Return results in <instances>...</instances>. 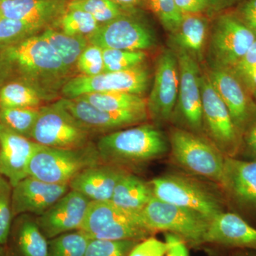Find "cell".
I'll return each instance as SVG.
<instances>
[{
  "label": "cell",
  "instance_id": "cell-1",
  "mask_svg": "<svg viewBox=\"0 0 256 256\" xmlns=\"http://www.w3.org/2000/svg\"><path fill=\"white\" fill-rule=\"evenodd\" d=\"M96 148L104 163L128 170L162 158L169 151L170 143L156 126L141 124L106 134Z\"/></svg>",
  "mask_w": 256,
  "mask_h": 256
},
{
  "label": "cell",
  "instance_id": "cell-2",
  "mask_svg": "<svg viewBox=\"0 0 256 256\" xmlns=\"http://www.w3.org/2000/svg\"><path fill=\"white\" fill-rule=\"evenodd\" d=\"M90 239L142 242L153 234L141 214L128 212L111 201L90 202L80 228Z\"/></svg>",
  "mask_w": 256,
  "mask_h": 256
},
{
  "label": "cell",
  "instance_id": "cell-3",
  "mask_svg": "<svg viewBox=\"0 0 256 256\" xmlns=\"http://www.w3.org/2000/svg\"><path fill=\"white\" fill-rule=\"evenodd\" d=\"M173 162L188 172L206 178L220 186L226 156L205 136L180 128L170 132Z\"/></svg>",
  "mask_w": 256,
  "mask_h": 256
},
{
  "label": "cell",
  "instance_id": "cell-4",
  "mask_svg": "<svg viewBox=\"0 0 256 256\" xmlns=\"http://www.w3.org/2000/svg\"><path fill=\"white\" fill-rule=\"evenodd\" d=\"M104 163L96 146L57 149L40 146L28 165V176L44 182L69 184L84 170Z\"/></svg>",
  "mask_w": 256,
  "mask_h": 256
},
{
  "label": "cell",
  "instance_id": "cell-5",
  "mask_svg": "<svg viewBox=\"0 0 256 256\" xmlns=\"http://www.w3.org/2000/svg\"><path fill=\"white\" fill-rule=\"evenodd\" d=\"M256 40L255 33L234 12L218 14L207 43L210 68H235Z\"/></svg>",
  "mask_w": 256,
  "mask_h": 256
},
{
  "label": "cell",
  "instance_id": "cell-6",
  "mask_svg": "<svg viewBox=\"0 0 256 256\" xmlns=\"http://www.w3.org/2000/svg\"><path fill=\"white\" fill-rule=\"evenodd\" d=\"M149 184L156 198L194 210L210 220L225 212L223 200L218 195L190 176L166 174L154 178Z\"/></svg>",
  "mask_w": 256,
  "mask_h": 256
},
{
  "label": "cell",
  "instance_id": "cell-7",
  "mask_svg": "<svg viewBox=\"0 0 256 256\" xmlns=\"http://www.w3.org/2000/svg\"><path fill=\"white\" fill-rule=\"evenodd\" d=\"M141 214L146 226L154 234L164 232L176 234L194 247L204 244L210 220L198 212L153 196Z\"/></svg>",
  "mask_w": 256,
  "mask_h": 256
},
{
  "label": "cell",
  "instance_id": "cell-8",
  "mask_svg": "<svg viewBox=\"0 0 256 256\" xmlns=\"http://www.w3.org/2000/svg\"><path fill=\"white\" fill-rule=\"evenodd\" d=\"M204 136L226 156L242 154V137L234 124L228 108L212 85L206 69L201 75Z\"/></svg>",
  "mask_w": 256,
  "mask_h": 256
},
{
  "label": "cell",
  "instance_id": "cell-9",
  "mask_svg": "<svg viewBox=\"0 0 256 256\" xmlns=\"http://www.w3.org/2000/svg\"><path fill=\"white\" fill-rule=\"evenodd\" d=\"M2 50L3 62L32 78L56 80L69 72L41 35L30 37Z\"/></svg>",
  "mask_w": 256,
  "mask_h": 256
},
{
  "label": "cell",
  "instance_id": "cell-10",
  "mask_svg": "<svg viewBox=\"0 0 256 256\" xmlns=\"http://www.w3.org/2000/svg\"><path fill=\"white\" fill-rule=\"evenodd\" d=\"M174 50L178 56L180 82L178 104L172 120L180 126L178 128L204 136L202 68L192 56L183 50Z\"/></svg>",
  "mask_w": 256,
  "mask_h": 256
},
{
  "label": "cell",
  "instance_id": "cell-11",
  "mask_svg": "<svg viewBox=\"0 0 256 256\" xmlns=\"http://www.w3.org/2000/svg\"><path fill=\"white\" fill-rule=\"evenodd\" d=\"M90 133L89 130L56 104L40 108L31 140L47 148L78 149L90 144Z\"/></svg>",
  "mask_w": 256,
  "mask_h": 256
},
{
  "label": "cell",
  "instance_id": "cell-12",
  "mask_svg": "<svg viewBox=\"0 0 256 256\" xmlns=\"http://www.w3.org/2000/svg\"><path fill=\"white\" fill-rule=\"evenodd\" d=\"M150 72L144 65L117 72L99 75H80L69 80L62 88L66 99L96 92H122L142 96L150 84Z\"/></svg>",
  "mask_w": 256,
  "mask_h": 256
},
{
  "label": "cell",
  "instance_id": "cell-13",
  "mask_svg": "<svg viewBox=\"0 0 256 256\" xmlns=\"http://www.w3.org/2000/svg\"><path fill=\"white\" fill-rule=\"evenodd\" d=\"M180 68L173 50H164L156 60L154 82L146 100L148 116L154 124L172 120L178 104L180 90Z\"/></svg>",
  "mask_w": 256,
  "mask_h": 256
},
{
  "label": "cell",
  "instance_id": "cell-14",
  "mask_svg": "<svg viewBox=\"0 0 256 256\" xmlns=\"http://www.w3.org/2000/svg\"><path fill=\"white\" fill-rule=\"evenodd\" d=\"M90 44L102 50L146 52L156 46V38L150 28L130 15L126 14L98 28L87 36Z\"/></svg>",
  "mask_w": 256,
  "mask_h": 256
},
{
  "label": "cell",
  "instance_id": "cell-15",
  "mask_svg": "<svg viewBox=\"0 0 256 256\" xmlns=\"http://www.w3.org/2000/svg\"><path fill=\"white\" fill-rule=\"evenodd\" d=\"M210 82L228 108L234 124L242 134L256 119V102L245 82L232 68L206 69Z\"/></svg>",
  "mask_w": 256,
  "mask_h": 256
},
{
  "label": "cell",
  "instance_id": "cell-16",
  "mask_svg": "<svg viewBox=\"0 0 256 256\" xmlns=\"http://www.w3.org/2000/svg\"><path fill=\"white\" fill-rule=\"evenodd\" d=\"M220 188L234 208L256 218V160L226 156Z\"/></svg>",
  "mask_w": 256,
  "mask_h": 256
},
{
  "label": "cell",
  "instance_id": "cell-17",
  "mask_svg": "<svg viewBox=\"0 0 256 256\" xmlns=\"http://www.w3.org/2000/svg\"><path fill=\"white\" fill-rule=\"evenodd\" d=\"M56 104L90 132H114L129 126L144 124L149 119L148 111L102 110L80 98L62 99Z\"/></svg>",
  "mask_w": 256,
  "mask_h": 256
},
{
  "label": "cell",
  "instance_id": "cell-18",
  "mask_svg": "<svg viewBox=\"0 0 256 256\" xmlns=\"http://www.w3.org/2000/svg\"><path fill=\"white\" fill-rule=\"evenodd\" d=\"M90 200L70 190L43 214L36 217L38 226L48 240L80 230Z\"/></svg>",
  "mask_w": 256,
  "mask_h": 256
},
{
  "label": "cell",
  "instance_id": "cell-19",
  "mask_svg": "<svg viewBox=\"0 0 256 256\" xmlns=\"http://www.w3.org/2000/svg\"><path fill=\"white\" fill-rule=\"evenodd\" d=\"M70 190V186L67 184L47 183L28 176L13 188L12 194L13 217L26 214L40 216Z\"/></svg>",
  "mask_w": 256,
  "mask_h": 256
},
{
  "label": "cell",
  "instance_id": "cell-20",
  "mask_svg": "<svg viewBox=\"0 0 256 256\" xmlns=\"http://www.w3.org/2000/svg\"><path fill=\"white\" fill-rule=\"evenodd\" d=\"M40 146L0 124V175L12 188L28 176V165Z\"/></svg>",
  "mask_w": 256,
  "mask_h": 256
},
{
  "label": "cell",
  "instance_id": "cell-21",
  "mask_svg": "<svg viewBox=\"0 0 256 256\" xmlns=\"http://www.w3.org/2000/svg\"><path fill=\"white\" fill-rule=\"evenodd\" d=\"M206 244L256 252V228L238 214L224 212L210 220Z\"/></svg>",
  "mask_w": 256,
  "mask_h": 256
},
{
  "label": "cell",
  "instance_id": "cell-22",
  "mask_svg": "<svg viewBox=\"0 0 256 256\" xmlns=\"http://www.w3.org/2000/svg\"><path fill=\"white\" fill-rule=\"evenodd\" d=\"M128 172L121 166L101 163L84 170L70 181L69 186L90 202L111 201L118 183Z\"/></svg>",
  "mask_w": 256,
  "mask_h": 256
},
{
  "label": "cell",
  "instance_id": "cell-23",
  "mask_svg": "<svg viewBox=\"0 0 256 256\" xmlns=\"http://www.w3.org/2000/svg\"><path fill=\"white\" fill-rule=\"evenodd\" d=\"M66 0H3V18L20 20L46 28L66 13Z\"/></svg>",
  "mask_w": 256,
  "mask_h": 256
},
{
  "label": "cell",
  "instance_id": "cell-24",
  "mask_svg": "<svg viewBox=\"0 0 256 256\" xmlns=\"http://www.w3.org/2000/svg\"><path fill=\"white\" fill-rule=\"evenodd\" d=\"M210 31L208 20L203 14L184 15L180 28L171 34L173 50L186 52L200 63L206 50Z\"/></svg>",
  "mask_w": 256,
  "mask_h": 256
},
{
  "label": "cell",
  "instance_id": "cell-25",
  "mask_svg": "<svg viewBox=\"0 0 256 256\" xmlns=\"http://www.w3.org/2000/svg\"><path fill=\"white\" fill-rule=\"evenodd\" d=\"M153 196L150 184L128 172L118 183L111 202L128 212L141 214Z\"/></svg>",
  "mask_w": 256,
  "mask_h": 256
},
{
  "label": "cell",
  "instance_id": "cell-26",
  "mask_svg": "<svg viewBox=\"0 0 256 256\" xmlns=\"http://www.w3.org/2000/svg\"><path fill=\"white\" fill-rule=\"evenodd\" d=\"M13 248L16 256H48V240L36 218L28 215L20 218L13 233Z\"/></svg>",
  "mask_w": 256,
  "mask_h": 256
},
{
  "label": "cell",
  "instance_id": "cell-27",
  "mask_svg": "<svg viewBox=\"0 0 256 256\" xmlns=\"http://www.w3.org/2000/svg\"><path fill=\"white\" fill-rule=\"evenodd\" d=\"M41 36L58 55L66 68L70 70L77 62L82 52L88 46L87 37L69 36L64 32L48 28Z\"/></svg>",
  "mask_w": 256,
  "mask_h": 256
},
{
  "label": "cell",
  "instance_id": "cell-28",
  "mask_svg": "<svg viewBox=\"0 0 256 256\" xmlns=\"http://www.w3.org/2000/svg\"><path fill=\"white\" fill-rule=\"evenodd\" d=\"M79 98L102 110L148 111L144 98L128 92H96Z\"/></svg>",
  "mask_w": 256,
  "mask_h": 256
},
{
  "label": "cell",
  "instance_id": "cell-29",
  "mask_svg": "<svg viewBox=\"0 0 256 256\" xmlns=\"http://www.w3.org/2000/svg\"><path fill=\"white\" fill-rule=\"evenodd\" d=\"M41 101L38 92L23 82H10L0 90V108H37Z\"/></svg>",
  "mask_w": 256,
  "mask_h": 256
},
{
  "label": "cell",
  "instance_id": "cell-30",
  "mask_svg": "<svg viewBox=\"0 0 256 256\" xmlns=\"http://www.w3.org/2000/svg\"><path fill=\"white\" fill-rule=\"evenodd\" d=\"M40 114L37 108H0V124L31 140L32 131Z\"/></svg>",
  "mask_w": 256,
  "mask_h": 256
},
{
  "label": "cell",
  "instance_id": "cell-31",
  "mask_svg": "<svg viewBox=\"0 0 256 256\" xmlns=\"http://www.w3.org/2000/svg\"><path fill=\"white\" fill-rule=\"evenodd\" d=\"M67 10H80L92 14L99 24L109 22L127 14L124 9L112 0H72Z\"/></svg>",
  "mask_w": 256,
  "mask_h": 256
},
{
  "label": "cell",
  "instance_id": "cell-32",
  "mask_svg": "<svg viewBox=\"0 0 256 256\" xmlns=\"http://www.w3.org/2000/svg\"><path fill=\"white\" fill-rule=\"evenodd\" d=\"M90 240L80 230L62 234L48 240V256H84Z\"/></svg>",
  "mask_w": 256,
  "mask_h": 256
},
{
  "label": "cell",
  "instance_id": "cell-33",
  "mask_svg": "<svg viewBox=\"0 0 256 256\" xmlns=\"http://www.w3.org/2000/svg\"><path fill=\"white\" fill-rule=\"evenodd\" d=\"M44 28L34 24L3 18L0 22V50L35 36Z\"/></svg>",
  "mask_w": 256,
  "mask_h": 256
},
{
  "label": "cell",
  "instance_id": "cell-34",
  "mask_svg": "<svg viewBox=\"0 0 256 256\" xmlns=\"http://www.w3.org/2000/svg\"><path fill=\"white\" fill-rule=\"evenodd\" d=\"M62 32L69 36H90L100 26L92 14L80 10H67L60 20Z\"/></svg>",
  "mask_w": 256,
  "mask_h": 256
},
{
  "label": "cell",
  "instance_id": "cell-35",
  "mask_svg": "<svg viewBox=\"0 0 256 256\" xmlns=\"http://www.w3.org/2000/svg\"><path fill=\"white\" fill-rule=\"evenodd\" d=\"M146 57V52L104 50V72H122L140 66Z\"/></svg>",
  "mask_w": 256,
  "mask_h": 256
},
{
  "label": "cell",
  "instance_id": "cell-36",
  "mask_svg": "<svg viewBox=\"0 0 256 256\" xmlns=\"http://www.w3.org/2000/svg\"><path fill=\"white\" fill-rule=\"evenodd\" d=\"M148 2L166 31L172 34L178 30L184 15L174 0H151Z\"/></svg>",
  "mask_w": 256,
  "mask_h": 256
},
{
  "label": "cell",
  "instance_id": "cell-37",
  "mask_svg": "<svg viewBox=\"0 0 256 256\" xmlns=\"http://www.w3.org/2000/svg\"><path fill=\"white\" fill-rule=\"evenodd\" d=\"M139 242L90 239L84 256H128Z\"/></svg>",
  "mask_w": 256,
  "mask_h": 256
},
{
  "label": "cell",
  "instance_id": "cell-38",
  "mask_svg": "<svg viewBox=\"0 0 256 256\" xmlns=\"http://www.w3.org/2000/svg\"><path fill=\"white\" fill-rule=\"evenodd\" d=\"M12 186L8 180L0 175V245H6L11 232L12 210Z\"/></svg>",
  "mask_w": 256,
  "mask_h": 256
},
{
  "label": "cell",
  "instance_id": "cell-39",
  "mask_svg": "<svg viewBox=\"0 0 256 256\" xmlns=\"http://www.w3.org/2000/svg\"><path fill=\"white\" fill-rule=\"evenodd\" d=\"M76 67L82 75L88 76L104 73V50L96 45L89 44L79 57Z\"/></svg>",
  "mask_w": 256,
  "mask_h": 256
},
{
  "label": "cell",
  "instance_id": "cell-40",
  "mask_svg": "<svg viewBox=\"0 0 256 256\" xmlns=\"http://www.w3.org/2000/svg\"><path fill=\"white\" fill-rule=\"evenodd\" d=\"M168 249L166 242L151 236L138 242L128 256H165Z\"/></svg>",
  "mask_w": 256,
  "mask_h": 256
},
{
  "label": "cell",
  "instance_id": "cell-41",
  "mask_svg": "<svg viewBox=\"0 0 256 256\" xmlns=\"http://www.w3.org/2000/svg\"><path fill=\"white\" fill-rule=\"evenodd\" d=\"M234 12L256 35V0H244Z\"/></svg>",
  "mask_w": 256,
  "mask_h": 256
},
{
  "label": "cell",
  "instance_id": "cell-42",
  "mask_svg": "<svg viewBox=\"0 0 256 256\" xmlns=\"http://www.w3.org/2000/svg\"><path fill=\"white\" fill-rule=\"evenodd\" d=\"M165 242L168 245L166 256H190L188 244L176 234L165 233Z\"/></svg>",
  "mask_w": 256,
  "mask_h": 256
},
{
  "label": "cell",
  "instance_id": "cell-43",
  "mask_svg": "<svg viewBox=\"0 0 256 256\" xmlns=\"http://www.w3.org/2000/svg\"><path fill=\"white\" fill-rule=\"evenodd\" d=\"M250 160H256V119L242 136V154Z\"/></svg>",
  "mask_w": 256,
  "mask_h": 256
},
{
  "label": "cell",
  "instance_id": "cell-44",
  "mask_svg": "<svg viewBox=\"0 0 256 256\" xmlns=\"http://www.w3.org/2000/svg\"><path fill=\"white\" fill-rule=\"evenodd\" d=\"M183 15L203 14L207 12L208 0H174Z\"/></svg>",
  "mask_w": 256,
  "mask_h": 256
},
{
  "label": "cell",
  "instance_id": "cell-45",
  "mask_svg": "<svg viewBox=\"0 0 256 256\" xmlns=\"http://www.w3.org/2000/svg\"><path fill=\"white\" fill-rule=\"evenodd\" d=\"M234 70L240 76L245 75L256 70V40Z\"/></svg>",
  "mask_w": 256,
  "mask_h": 256
},
{
  "label": "cell",
  "instance_id": "cell-46",
  "mask_svg": "<svg viewBox=\"0 0 256 256\" xmlns=\"http://www.w3.org/2000/svg\"><path fill=\"white\" fill-rule=\"evenodd\" d=\"M244 0H208L207 13L210 16L220 14L237 6Z\"/></svg>",
  "mask_w": 256,
  "mask_h": 256
},
{
  "label": "cell",
  "instance_id": "cell-47",
  "mask_svg": "<svg viewBox=\"0 0 256 256\" xmlns=\"http://www.w3.org/2000/svg\"><path fill=\"white\" fill-rule=\"evenodd\" d=\"M240 76L245 82L246 85L247 86L248 88L250 90V94L256 102V70H252L245 75Z\"/></svg>",
  "mask_w": 256,
  "mask_h": 256
},
{
  "label": "cell",
  "instance_id": "cell-48",
  "mask_svg": "<svg viewBox=\"0 0 256 256\" xmlns=\"http://www.w3.org/2000/svg\"><path fill=\"white\" fill-rule=\"evenodd\" d=\"M124 10H132L140 4L142 0H112Z\"/></svg>",
  "mask_w": 256,
  "mask_h": 256
},
{
  "label": "cell",
  "instance_id": "cell-49",
  "mask_svg": "<svg viewBox=\"0 0 256 256\" xmlns=\"http://www.w3.org/2000/svg\"><path fill=\"white\" fill-rule=\"evenodd\" d=\"M2 14L1 11H0V22H1V20H2Z\"/></svg>",
  "mask_w": 256,
  "mask_h": 256
},
{
  "label": "cell",
  "instance_id": "cell-50",
  "mask_svg": "<svg viewBox=\"0 0 256 256\" xmlns=\"http://www.w3.org/2000/svg\"><path fill=\"white\" fill-rule=\"evenodd\" d=\"M247 256H256V255H252V254H250V255H248Z\"/></svg>",
  "mask_w": 256,
  "mask_h": 256
},
{
  "label": "cell",
  "instance_id": "cell-51",
  "mask_svg": "<svg viewBox=\"0 0 256 256\" xmlns=\"http://www.w3.org/2000/svg\"><path fill=\"white\" fill-rule=\"evenodd\" d=\"M244 256V255H238V256Z\"/></svg>",
  "mask_w": 256,
  "mask_h": 256
},
{
  "label": "cell",
  "instance_id": "cell-52",
  "mask_svg": "<svg viewBox=\"0 0 256 256\" xmlns=\"http://www.w3.org/2000/svg\"><path fill=\"white\" fill-rule=\"evenodd\" d=\"M148 1H151V0H148Z\"/></svg>",
  "mask_w": 256,
  "mask_h": 256
},
{
  "label": "cell",
  "instance_id": "cell-53",
  "mask_svg": "<svg viewBox=\"0 0 256 256\" xmlns=\"http://www.w3.org/2000/svg\"><path fill=\"white\" fill-rule=\"evenodd\" d=\"M1 1H3V0H0V2H1Z\"/></svg>",
  "mask_w": 256,
  "mask_h": 256
}]
</instances>
